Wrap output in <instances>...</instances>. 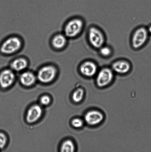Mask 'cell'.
Instances as JSON below:
<instances>
[{
	"instance_id": "cell-1",
	"label": "cell",
	"mask_w": 151,
	"mask_h": 152,
	"mask_svg": "<svg viewBox=\"0 0 151 152\" xmlns=\"http://www.w3.org/2000/svg\"><path fill=\"white\" fill-rule=\"evenodd\" d=\"M150 37L147 27L144 26L139 27L134 30L131 35V47L135 50L142 48L147 44Z\"/></svg>"
},
{
	"instance_id": "cell-2",
	"label": "cell",
	"mask_w": 151,
	"mask_h": 152,
	"mask_svg": "<svg viewBox=\"0 0 151 152\" xmlns=\"http://www.w3.org/2000/svg\"><path fill=\"white\" fill-rule=\"evenodd\" d=\"M87 38L91 47L97 50L105 45V36L103 31L97 26H92L88 29Z\"/></svg>"
},
{
	"instance_id": "cell-3",
	"label": "cell",
	"mask_w": 151,
	"mask_h": 152,
	"mask_svg": "<svg viewBox=\"0 0 151 152\" xmlns=\"http://www.w3.org/2000/svg\"><path fill=\"white\" fill-rule=\"evenodd\" d=\"M85 27V22L82 19L75 18L71 19L64 28V35L67 38H76L80 35Z\"/></svg>"
},
{
	"instance_id": "cell-4",
	"label": "cell",
	"mask_w": 151,
	"mask_h": 152,
	"mask_svg": "<svg viewBox=\"0 0 151 152\" xmlns=\"http://www.w3.org/2000/svg\"><path fill=\"white\" fill-rule=\"evenodd\" d=\"M22 42L17 37H11L7 38L1 44L0 51L5 55L12 54L21 48Z\"/></svg>"
},
{
	"instance_id": "cell-5",
	"label": "cell",
	"mask_w": 151,
	"mask_h": 152,
	"mask_svg": "<svg viewBox=\"0 0 151 152\" xmlns=\"http://www.w3.org/2000/svg\"><path fill=\"white\" fill-rule=\"evenodd\" d=\"M113 71L111 68H102L98 73L96 83L99 87L103 88L110 84L113 78Z\"/></svg>"
},
{
	"instance_id": "cell-6",
	"label": "cell",
	"mask_w": 151,
	"mask_h": 152,
	"mask_svg": "<svg viewBox=\"0 0 151 152\" xmlns=\"http://www.w3.org/2000/svg\"><path fill=\"white\" fill-rule=\"evenodd\" d=\"M57 69L52 65L43 67L38 71V77L41 83H48L54 80L57 74Z\"/></svg>"
},
{
	"instance_id": "cell-7",
	"label": "cell",
	"mask_w": 151,
	"mask_h": 152,
	"mask_svg": "<svg viewBox=\"0 0 151 152\" xmlns=\"http://www.w3.org/2000/svg\"><path fill=\"white\" fill-rule=\"evenodd\" d=\"M79 70L81 74L86 77H92L97 73V65L92 61L86 60L81 64Z\"/></svg>"
},
{
	"instance_id": "cell-8",
	"label": "cell",
	"mask_w": 151,
	"mask_h": 152,
	"mask_svg": "<svg viewBox=\"0 0 151 152\" xmlns=\"http://www.w3.org/2000/svg\"><path fill=\"white\" fill-rule=\"evenodd\" d=\"M131 65L129 61L126 59H119L112 63L111 69L113 72L120 74L128 73L131 70Z\"/></svg>"
},
{
	"instance_id": "cell-9",
	"label": "cell",
	"mask_w": 151,
	"mask_h": 152,
	"mask_svg": "<svg viewBox=\"0 0 151 152\" xmlns=\"http://www.w3.org/2000/svg\"><path fill=\"white\" fill-rule=\"evenodd\" d=\"M104 116L101 113L97 110H91L85 114L84 117L86 123L91 126L100 124L103 121Z\"/></svg>"
},
{
	"instance_id": "cell-10",
	"label": "cell",
	"mask_w": 151,
	"mask_h": 152,
	"mask_svg": "<svg viewBox=\"0 0 151 152\" xmlns=\"http://www.w3.org/2000/svg\"><path fill=\"white\" fill-rule=\"evenodd\" d=\"M14 80V74L11 70H4L0 73V86L3 88L12 86Z\"/></svg>"
},
{
	"instance_id": "cell-11",
	"label": "cell",
	"mask_w": 151,
	"mask_h": 152,
	"mask_svg": "<svg viewBox=\"0 0 151 152\" xmlns=\"http://www.w3.org/2000/svg\"><path fill=\"white\" fill-rule=\"evenodd\" d=\"M42 114V110L40 106L38 105L32 106L27 111V121L29 123H34L41 117Z\"/></svg>"
},
{
	"instance_id": "cell-12",
	"label": "cell",
	"mask_w": 151,
	"mask_h": 152,
	"mask_svg": "<svg viewBox=\"0 0 151 152\" xmlns=\"http://www.w3.org/2000/svg\"><path fill=\"white\" fill-rule=\"evenodd\" d=\"M67 43V37L65 35L60 34L55 36L52 40V44L57 50L63 48Z\"/></svg>"
},
{
	"instance_id": "cell-13",
	"label": "cell",
	"mask_w": 151,
	"mask_h": 152,
	"mask_svg": "<svg viewBox=\"0 0 151 152\" xmlns=\"http://www.w3.org/2000/svg\"><path fill=\"white\" fill-rule=\"evenodd\" d=\"M36 80L35 76L30 72H24L20 76V81L23 86H29L33 85Z\"/></svg>"
},
{
	"instance_id": "cell-14",
	"label": "cell",
	"mask_w": 151,
	"mask_h": 152,
	"mask_svg": "<svg viewBox=\"0 0 151 152\" xmlns=\"http://www.w3.org/2000/svg\"><path fill=\"white\" fill-rule=\"evenodd\" d=\"M28 62L24 58H19L15 59L11 64L12 69L16 71H20L25 69L27 66Z\"/></svg>"
},
{
	"instance_id": "cell-15",
	"label": "cell",
	"mask_w": 151,
	"mask_h": 152,
	"mask_svg": "<svg viewBox=\"0 0 151 152\" xmlns=\"http://www.w3.org/2000/svg\"><path fill=\"white\" fill-rule=\"evenodd\" d=\"M74 150V144L69 140L64 141L61 147V151L62 152H73Z\"/></svg>"
},
{
	"instance_id": "cell-16",
	"label": "cell",
	"mask_w": 151,
	"mask_h": 152,
	"mask_svg": "<svg viewBox=\"0 0 151 152\" xmlns=\"http://www.w3.org/2000/svg\"><path fill=\"white\" fill-rule=\"evenodd\" d=\"M99 53L100 56L103 58L110 57L113 53V50L110 46L104 45L98 49Z\"/></svg>"
},
{
	"instance_id": "cell-17",
	"label": "cell",
	"mask_w": 151,
	"mask_h": 152,
	"mask_svg": "<svg viewBox=\"0 0 151 152\" xmlns=\"http://www.w3.org/2000/svg\"><path fill=\"white\" fill-rule=\"evenodd\" d=\"M84 94V90L82 89L79 88L74 92L72 96V99L74 102L79 103L83 99Z\"/></svg>"
},
{
	"instance_id": "cell-18",
	"label": "cell",
	"mask_w": 151,
	"mask_h": 152,
	"mask_svg": "<svg viewBox=\"0 0 151 152\" xmlns=\"http://www.w3.org/2000/svg\"><path fill=\"white\" fill-rule=\"evenodd\" d=\"M83 121L79 118L74 119L72 121V124L73 127L75 128H80L83 126Z\"/></svg>"
},
{
	"instance_id": "cell-19",
	"label": "cell",
	"mask_w": 151,
	"mask_h": 152,
	"mask_svg": "<svg viewBox=\"0 0 151 152\" xmlns=\"http://www.w3.org/2000/svg\"><path fill=\"white\" fill-rule=\"evenodd\" d=\"M7 141L6 135L2 132H0V149H2L5 146Z\"/></svg>"
},
{
	"instance_id": "cell-20",
	"label": "cell",
	"mask_w": 151,
	"mask_h": 152,
	"mask_svg": "<svg viewBox=\"0 0 151 152\" xmlns=\"http://www.w3.org/2000/svg\"><path fill=\"white\" fill-rule=\"evenodd\" d=\"M51 99L49 96L47 95H44L40 99V102L43 105H47L50 103Z\"/></svg>"
},
{
	"instance_id": "cell-21",
	"label": "cell",
	"mask_w": 151,
	"mask_h": 152,
	"mask_svg": "<svg viewBox=\"0 0 151 152\" xmlns=\"http://www.w3.org/2000/svg\"><path fill=\"white\" fill-rule=\"evenodd\" d=\"M147 28L149 35L151 36V23L147 26Z\"/></svg>"
}]
</instances>
